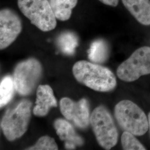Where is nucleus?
I'll list each match as a JSON object with an SVG mask.
<instances>
[{
  "instance_id": "nucleus-1",
  "label": "nucleus",
  "mask_w": 150,
  "mask_h": 150,
  "mask_svg": "<svg viewBox=\"0 0 150 150\" xmlns=\"http://www.w3.org/2000/svg\"><path fill=\"white\" fill-rule=\"evenodd\" d=\"M72 72L77 81L95 91H112L117 85L116 77L111 70L87 61L77 62Z\"/></svg>"
},
{
  "instance_id": "nucleus-2",
  "label": "nucleus",
  "mask_w": 150,
  "mask_h": 150,
  "mask_svg": "<svg viewBox=\"0 0 150 150\" xmlns=\"http://www.w3.org/2000/svg\"><path fill=\"white\" fill-rule=\"evenodd\" d=\"M115 116L125 131L134 136H142L149 129V120L145 112L130 100L118 102L115 107Z\"/></svg>"
},
{
  "instance_id": "nucleus-3",
  "label": "nucleus",
  "mask_w": 150,
  "mask_h": 150,
  "mask_svg": "<svg viewBox=\"0 0 150 150\" xmlns=\"http://www.w3.org/2000/svg\"><path fill=\"white\" fill-rule=\"evenodd\" d=\"M32 102L22 100L16 107L6 111L1 122L6 138L13 141L21 137L27 131L31 116Z\"/></svg>"
},
{
  "instance_id": "nucleus-4",
  "label": "nucleus",
  "mask_w": 150,
  "mask_h": 150,
  "mask_svg": "<svg viewBox=\"0 0 150 150\" xmlns=\"http://www.w3.org/2000/svg\"><path fill=\"white\" fill-rule=\"evenodd\" d=\"M17 5L23 15L42 31L56 27L57 18L48 0H18Z\"/></svg>"
},
{
  "instance_id": "nucleus-5",
  "label": "nucleus",
  "mask_w": 150,
  "mask_h": 150,
  "mask_svg": "<svg viewBox=\"0 0 150 150\" xmlns=\"http://www.w3.org/2000/svg\"><path fill=\"white\" fill-rule=\"evenodd\" d=\"M90 123L98 144L105 150H110L117 143L118 132L112 117L107 108L99 106L90 116Z\"/></svg>"
},
{
  "instance_id": "nucleus-6",
  "label": "nucleus",
  "mask_w": 150,
  "mask_h": 150,
  "mask_svg": "<svg viewBox=\"0 0 150 150\" xmlns=\"http://www.w3.org/2000/svg\"><path fill=\"white\" fill-rule=\"evenodd\" d=\"M150 74V47L136 50L129 59L118 66L117 75L125 82H133L141 76Z\"/></svg>"
},
{
  "instance_id": "nucleus-7",
  "label": "nucleus",
  "mask_w": 150,
  "mask_h": 150,
  "mask_svg": "<svg viewBox=\"0 0 150 150\" xmlns=\"http://www.w3.org/2000/svg\"><path fill=\"white\" fill-rule=\"evenodd\" d=\"M42 71L41 64L35 59H29L19 63L13 74L15 90L22 96L30 95L40 80Z\"/></svg>"
},
{
  "instance_id": "nucleus-8",
  "label": "nucleus",
  "mask_w": 150,
  "mask_h": 150,
  "mask_svg": "<svg viewBox=\"0 0 150 150\" xmlns=\"http://www.w3.org/2000/svg\"><path fill=\"white\" fill-rule=\"evenodd\" d=\"M20 17L16 12L10 8L0 11V48L4 50L13 43L21 32Z\"/></svg>"
},
{
  "instance_id": "nucleus-9",
  "label": "nucleus",
  "mask_w": 150,
  "mask_h": 150,
  "mask_svg": "<svg viewBox=\"0 0 150 150\" xmlns=\"http://www.w3.org/2000/svg\"><path fill=\"white\" fill-rule=\"evenodd\" d=\"M60 110L63 116L72 121L75 126L81 129H86L90 122L88 102L85 98L75 102L67 97L62 98L59 102Z\"/></svg>"
},
{
  "instance_id": "nucleus-10",
  "label": "nucleus",
  "mask_w": 150,
  "mask_h": 150,
  "mask_svg": "<svg viewBox=\"0 0 150 150\" xmlns=\"http://www.w3.org/2000/svg\"><path fill=\"white\" fill-rule=\"evenodd\" d=\"M57 101L52 88L47 85H40L36 91V105L33 108V114L43 117L48 114L51 107H57Z\"/></svg>"
},
{
  "instance_id": "nucleus-11",
  "label": "nucleus",
  "mask_w": 150,
  "mask_h": 150,
  "mask_svg": "<svg viewBox=\"0 0 150 150\" xmlns=\"http://www.w3.org/2000/svg\"><path fill=\"white\" fill-rule=\"evenodd\" d=\"M54 127L59 139L65 142L64 147L67 150H73L76 146L83 144V140L76 134L72 125L62 118H58L54 122Z\"/></svg>"
},
{
  "instance_id": "nucleus-12",
  "label": "nucleus",
  "mask_w": 150,
  "mask_h": 150,
  "mask_svg": "<svg viewBox=\"0 0 150 150\" xmlns=\"http://www.w3.org/2000/svg\"><path fill=\"white\" fill-rule=\"evenodd\" d=\"M122 2L139 23L150 25V0H122Z\"/></svg>"
},
{
  "instance_id": "nucleus-13",
  "label": "nucleus",
  "mask_w": 150,
  "mask_h": 150,
  "mask_svg": "<svg viewBox=\"0 0 150 150\" xmlns=\"http://www.w3.org/2000/svg\"><path fill=\"white\" fill-rule=\"evenodd\" d=\"M54 14L59 20H69L72 10L77 5L78 0H48Z\"/></svg>"
},
{
  "instance_id": "nucleus-14",
  "label": "nucleus",
  "mask_w": 150,
  "mask_h": 150,
  "mask_svg": "<svg viewBox=\"0 0 150 150\" xmlns=\"http://www.w3.org/2000/svg\"><path fill=\"white\" fill-rule=\"evenodd\" d=\"M109 55V48L107 42L102 39H98L91 44L88 51V57L92 62L102 64Z\"/></svg>"
},
{
  "instance_id": "nucleus-15",
  "label": "nucleus",
  "mask_w": 150,
  "mask_h": 150,
  "mask_svg": "<svg viewBox=\"0 0 150 150\" xmlns=\"http://www.w3.org/2000/svg\"><path fill=\"white\" fill-rule=\"evenodd\" d=\"M57 44L62 53L67 55H72L79 45V38L74 32L66 31L59 36Z\"/></svg>"
},
{
  "instance_id": "nucleus-16",
  "label": "nucleus",
  "mask_w": 150,
  "mask_h": 150,
  "mask_svg": "<svg viewBox=\"0 0 150 150\" xmlns=\"http://www.w3.org/2000/svg\"><path fill=\"white\" fill-rule=\"evenodd\" d=\"M15 89L13 79L10 76L4 77L0 83V106L1 108L10 102Z\"/></svg>"
},
{
  "instance_id": "nucleus-17",
  "label": "nucleus",
  "mask_w": 150,
  "mask_h": 150,
  "mask_svg": "<svg viewBox=\"0 0 150 150\" xmlns=\"http://www.w3.org/2000/svg\"><path fill=\"white\" fill-rule=\"evenodd\" d=\"M121 144L123 150H145L146 149L136 139L134 134L124 131L121 136Z\"/></svg>"
},
{
  "instance_id": "nucleus-18",
  "label": "nucleus",
  "mask_w": 150,
  "mask_h": 150,
  "mask_svg": "<svg viewBox=\"0 0 150 150\" xmlns=\"http://www.w3.org/2000/svg\"><path fill=\"white\" fill-rule=\"evenodd\" d=\"M58 149V146L53 138L48 136H44L38 139L35 145L28 147L26 150H56Z\"/></svg>"
},
{
  "instance_id": "nucleus-19",
  "label": "nucleus",
  "mask_w": 150,
  "mask_h": 150,
  "mask_svg": "<svg viewBox=\"0 0 150 150\" xmlns=\"http://www.w3.org/2000/svg\"><path fill=\"white\" fill-rule=\"evenodd\" d=\"M99 1L105 5L110 6L112 7L117 6L119 1V0H99Z\"/></svg>"
},
{
  "instance_id": "nucleus-20",
  "label": "nucleus",
  "mask_w": 150,
  "mask_h": 150,
  "mask_svg": "<svg viewBox=\"0 0 150 150\" xmlns=\"http://www.w3.org/2000/svg\"><path fill=\"white\" fill-rule=\"evenodd\" d=\"M148 120H149V129L150 130V112L149 113V116H148Z\"/></svg>"
}]
</instances>
